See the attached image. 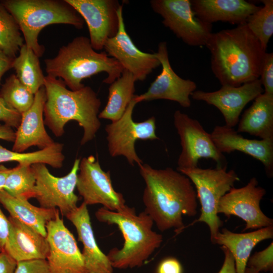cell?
Masks as SVG:
<instances>
[{"mask_svg":"<svg viewBox=\"0 0 273 273\" xmlns=\"http://www.w3.org/2000/svg\"><path fill=\"white\" fill-rule=\"evenodd\" d=\"M259 79L264 88V93L273 96V53L264 54L262 62Z\"/></svg>","mask_w":273,"mask_h":273,"instance_id":"e575fe53","label":"cell"},{"mask_svg":"<svg viewBox=\"0 0 273 273\" xmlns=\"http://www.w3.org/2000/svg\"><path fill=\"white\" fill-rule=\"evenodd\" d=\"M0 203L10 216L33 229L46 237V225L55 218L59 210L33 205L27 200L15 198L4 190L0 191Z\"/></svg>","mask_w":273,"mask_h":273,"instance_id":"484cf974","label":"cell"},{"mask_svg":"<svg viewBox=\"0 0 273 273\" xmlns=\"http://www.w3.org/2000/svg\"><path fill=\"white\" fill-rule=\"evenodd\" d=\"M237 131L273 140V96L262 93L244 112L238 122Z\"/></svg>","mask_w":273,"mask_h":273,"instance_id":"d4e9b609","label":"cell"},{"mask_svg":"<svg viewBox=\"0 0 273 273\" xmlns=\"http://www.w3.org/2000/svg\"><path fill=\"white\" fill-rule=\"evenodd\" d=\"M49 246L47 257L51 273H89L73 234L60 217L59 211L46 225Z\"/></svg>","mask_w":273,"mask_h":273,"instance_id":"5bb4252c","label":"cell"},{"mask_svg":"<svg viewBox=\"0 0 273 273\" xmlns=\"http://www.w3.org/2000/svg\"><path fill=\"white\" fill-rule=\"evenodd\" d=\"M95 216L100 222L116 225L123 237L122 247L113 248L107 254L113 268L142 266L163 242L162 236L152 230L154 223L144 211L136 214L134 208L126 205L117 211L102 207Z\"/></svg>","mask_w":273,"mask_h":273,"instance_id":"277c9868","label":"cell"},{"mask_svg":"<svg viewBox=\"0 0 273 273\" xmlns=\"http://www.w3.org/2000/svg\"><path fill=\"white\" fill-rule=\"evenodd\" d=\"M9 232V221L0 208V252L4 250Z\"/></svg>","mask_w":273,"mask_h":273,"instance_id":"60d3db41","label":"cell"},{"mask_svg":"<svg viewBox=\"0 0 273 273\" xmlns=\"http://www.w3.org/2000/svg\"><path fill=\"white\" fill-rule=\"evenodd\" d=\"M1 3L12 15L22 32L25 44L39 57L44 48L38 37L45 27L54 24L71 25L81 29L84 21L65 0H4Z\"/></svg>","mask_w":273,"mask_h":273,"instance_id":"8992f818","label":"cell"},{"mask_svg":"<svg viewBox=\"0 0 273 273\" xmlns=\"http://www.w3.org/2000/svg\"><path fill=\"white\" fill-rule=\"evenodd\" d=\"M80 161L76 159L70 172L62 177L52 174L45 164L31 165L36 180L34 198L40 207L57 209L65 216L77 207L79 198L74 190Z\"/></svg>","mask_w":273,"mask_h":273,"instance_id":"30bf717a","label":"cell"},{"mask_svg":"<svg viewBox=\"0 0 273 273\" xmlns=\"http://www.w3.org/2000/svg\"><path fill=\"white\" fill-rule=\"evenodd\" d=\"M210 134L221 153L238 151L250 155L263 164L268 177H272L273 140L246 139L226 125L216 126Z\"/></svg>","mask_w":273,"mask_h":273,"instance_id":"ffe728a7","label":"cell"},{"mask_svg":"<svg viewBox=\"0 0 273 273\" xmlns=\"http://www.w3.org/2000/svg\"><path fill=\"white\" fill-rule=\"evenodd\" d=\"M187 176L196 189L197 198L201 204V214L194 221L206 223L210 231V240L214 244L222 222L217 213L221 198L234 187L240 178L234 170L227 171V166L216 168L198 167L177 170Z\"/></svg>","mask_w":273,"mask_h":273,"instance_id":"52a82bcc","label":"cell"},{"mask_svg":"<svg viewBox=\"0 0 273 273\" xmlns=\"http://www.w3.org/2000/svg\"><path fill=\"white\" fill-rule=\"evenodd\" d=\"M46 101V94L43 86L34 94L32 106L21 114L20 123L15 131L13 151L24 153L32 146L43 149L55 142L44 127L43 116Z\"/></svg>","mask_w":273,"mask_h":273,"instance_id":"d6986e66","label":"cell"},{"mask_svg":"<svg viewBox=\"0 0 273 273\" xmlns=\"http://www.w3.org/2000/svg\"><path fill=\"white\" fill-rule=\"evenodd\" d=\"M87 206L82 202L66 217L75 228L78 239L82 244L81 253L89 273H113L107 255L97 244Z\"/></svg>","mask_w":273,"mask_h":273,"instance_id":"44dd1931","label":"cell"},{"mask_svg":"<svg viewBox=\"0 0 273 273\" xmlns=\"http://www.w3.org/2000/svg\"><path fill=\"white\" fill-rule=\"evenodd\" d=\"M136 104L138 102L133 96L122 117L107 124L105 127L108 149L110 156L112 157L123 156L132 166L135 163L139 166L143 163L135 150L134 144L137 140L159 139L155 133L156 119L154 116L142 122L133 120V110Z\"/></svg>","mask_w":273,"mask_h":273,"instance_id":"ba28073f","label":"cell"},{"mask_svg":"<svg viewBox=\"0 0 273 273\" xmlns=\"http://www.w3.org/2000/svg\"><path fill=\"white\" fill-rule=\"evenodd\" d=\"M15 138V131L13 128L5 124L0 125V140L14 142Z\"/></svg>","mask_w":273,"mask_h":273,"instance_id":"7bdbcfd3","label":"cell"},{"mask_svg":"<svg viewBox=\"0 0 273 273\" xmlns=\"http://www.w3.org/2000/svg\"><path fill=\"white\" fill-rule=\"evenodd\" d=\"M272 238L273 225L245 233L223 228L217 233L214 244L226 247L234 258L237 273H245L253 249L260 242Z\"/></svg>","mask_w":273,"mask_h":273,"instance_id":"cb8c5ba5","label":"cell"},{"mask_svg":"<svg viewBox=\"0 0 273 273\" xmlns=\"http://www.w3.org/2000/svg\"><path fill=\"white\" fill-rule=\"evenodd\" d=\"M78 171L76 188L87 206L99 204L117 211L126 205L123 195L113 187L110 171H104L94 156L80 160Z\"/></svg>","mask_w":273,"mask_h":273,"instance_id":"7c38bea8","label":"cell"},{"mask_svg":"<svg viewBox=\"0 0 273 273\" xmlns=\"http://www.w3.org/2000/svg\"><path fill=\"white\" fill-rule=\"evenodd\" d=\"M221 249L224 255V259L223 264L218 273H237L234 258L225 247L221 246Z\"/></svg>","mask_w":273,"mask_h":273,"instance_id":"ab89813d","label":"cell"},{"mask_svg":"<svg viewBox=\"0 0 273 273\" xmlns=\"http://www.w3.org/2000/svg\"><path fill=\"white\" fill-rule=\"evenodd\" d=\"M15 273H51L46 259H34L17 262Z\"/></svg>","mask_w":273,"mask_h":273,"instance_id":"d590c367","label":"cell"},{"mask_svg":"<svg viewBox=\"0 0 273 273\" xmlns=\"http://www.w3.org/2000/svg\"><path fill=\"white\" fill-rule=\"evenodd\" d=\"M44 63L47 76L61 79L72 90L84 87L82 83L84 79L102 72L107 74L103 82L111 84L123 70L116 59L105 52H97L89 39L82 36L63 46L55 57L45 59Z\"/></svg>","mask_w":273,"mask_h":273,"instance_id":"5b68a950","label":"cell"},{"mask_svg":"<svg viewBox=\"0 0 273 273\" xmlns=\"http://www.w3.org/2000/svg\"><path fill=\"white\" fill-rule=\"evenodd\" d=\"M183 267L174 257L165 258L158 264L156 273H183Z\"/></svg>","mask_w":273,"mask_h":273,"instance_id":"74e56055","label":"cell"},{"mask_svg":"<svg viewBox=\"0 0 273 273\" xmlns=\"http://www.w3.org/2000/svg\"><path fill=\"white\" fill-rule=\"evenodd\" d=\"M4 250L17 262L47 259L49 246L46 237L11 216Z\"/></svg>","mask_w":273,"mask_h":273,"instance_id":"7402d4cb","label":"cell"},{"mask_svg":"<svg viewBox=\"0 0 273 273\" xmlns=\"http://www.w3.org/2000/svg\"><path fill=\"white\" fill-rule=\"evenodd\" d=\"M246 267L256 272H272L273 243L271 242L264 249L255 252L248 260Z\"/></svg>","mask_w":273,"mask_h":273,"instance_id":"836d02e7","label":"cell"},{"mask_svg":"<svg viewBox=\"0 0 273 273\" xmlns=\"http://www.w3.org/2000/svg\"><path fill=\"white\" fill-rule=\"evenodd\" d=\"M136 81L131 73L123 70L121 75L110 84L108 102L104 109L99 113V119H109L113 122L122 117L134 95Z\"/></svg>","mask_w":273,"mask_h":273,"instance_id":"4316f807","label":"cell"},{"mask_svg":"<svg viewBox=\"0 0 273 273\" xmlns=\"http://www.w3.org/2000/svg\"><path fill=\"white\" fill-rule=\"evenodd\" d=\"M173 123L181 146L177 170L197 167L202 158L212 159L216 162L217 167L227 166L226 160L215 146L211 134L198 120L176 110L173 115Z\"/></svg>","mask_w":273,"mask_h":273,"instance_id":"9c48e42d","label":"cell"},{"mask_svg":"<svg viewBox=\"0 0 273 273\" xmlns=\"http://www.w3.org/2000/svg\"><path fill=\"white\" fill-rule=\"evenodd\" d=\"M19 54L13 61V68L19 81L35 94L44 86L45 77L40 65L39 57L24 43Z\"/></svg>","mask_w":273,"mask_h":273,"instance_id":"f1b7e54d","label":"cell"},{"mask_svg":"<svg viewBox=\"0 0 273 273\" xmlns=\"http://www.w3.org/2000/svg\"><path fill=\"white\" fill-rule=\"evenodd\" d=\"M265 194V190L259 186L257 179L253 177L245 186L233 187L221 198L217 213H222L228 218L235 215L241 218L246 223L244 231L273 225V219L267 216L260 207Z\"/></svg>","mask_w":273,"mask_h":273,"instance_id":"4fadbf2b","label":"cell"},{"mask_svg":"<svg viewBox=\"0 0 273 273\" xmlns=\"http://www.w3.org/2000/svg\"><path fill=\"white\" fill-rule=\"evenodd\" d=\"M259 78L239 86H222L216 91H194L192 99L202 101L216 107L223 115L226 126L233 128L239 122L240 115L246 105L263 93Z\"/></svg>","mask_w":273,"mask_h":273,"instance_id":"ac0fdd59","label":"cell"},{"mask_svg":"<svg viewBox=\"0 0 273 273\" xmlns=\"http://www.w3.org/2000/svg\"><path fill=\"white\" fill-rule=\"evenodd\" d=\"M35 182L31 165L18 164L11 168L4 190L15 198L28 200L35 198Z\"/></svg>","mask_w":273,"mask_h":273,"instance_id":"f546056e","label":"cell"},{"mask_svg":"<svg viewBox=\"0 0 273 273\" xmlns=\"http://www.w3.org/2000/svg\"><path fill=\"white\" fill-rule=\"evenodd\" d=\"M24 41L15 19L0 2V51L14 59Z\"/></svg>","mask_w":273,"mask_h":273,"instance_id":"4dcf8cb0","label":"cell"},{"mask_svg":"<svg viewBox=\"0 0 273 273\" xmlns=\"http://www.w3.org/2000/svg\"><path fill=\"white\" fill-rule=\"evenodd\" d=\"M192 9L201 20L212 24L217 21L240 25L261 7L244 0H191Z\"/></svg>","mask_w":273,"mask_h":273,"instance_id":"603a6c76","label":"cell"},{"mask_svg":"<svg viewBox=\"0 0 273 273\" xmlns=\"http://www.w3.org/2000/svg\"><path fill=\"white\" fill-rule=\"evenodd\" d=\"M155 55L162 65V71L151 84L146 92L140 95H134L138 103L163 99L178 103L184 108L191 105L190 96L196 90V83L190 79L180 77L170 65L165 41L158 44Z\"/></svg>","mask_w":273,"mask_h":273,"instance_id":"2e32d148","label":"cell"},{"mask_svg":"<svg viewBox=\"0 0 273 273\" xmlns=\"http://www.w3.org/2000/svg\"><path fill=\"white\" fill-rule=\"evenodd\" d=\"M87 24L89 40L95 51L104 49L106 41L117 34L119 28L116 0H65Z\"/></svg>","mask_w":273,"mask_h":273,"instance_id":"9a60e30c","label":"cell"},{"mask_svg":"<svg viewBox=\"0 0 273 273\" xmlns=\"http://www.w3.org/2000/svg\"><path fill=\"white\" fill-rule=\"evenodd\" d=\"M205 46L212 71L222 86H239L259 78L266 51L246 23L212 33Z\"/></svg>","mask_w":273,"mask_h":273,"instance_id":"7a4b0ae2","label":"cell"},{"mask_svg":"<svg viewBox=\"0 0 273 273\" xmlns=\"http://www.w3.org/2000/svg\"><path fill=\"white\" fill-rule=\"evenodd\" d=\"M0 97L12 108L22 114L33 104L34 94L12 74L7 77L0 89Z\"/></svg>","mask_w":273,"mask_h":273,"instance_id":"1f68e13d","label":"cell"},{"mask_svg":"<svg viewBox=\"0 0 273 273\" xmlns=\"http://www.w3.org/2000/svg\"><path fill=\"white\" fill-rule=\"evenodd\" d=\"M63 146L62 143L55 142L43 149L32 152L18 153L9 150L0 144V163L11 161L29 165L43 163L59 169L63 166L65 160Z\"/></svg>","mask_w":273,"mask_h":273,"instance_id":"83f0119b","label":"cell"},{"mask_svg":"<svg viewBox=\"0 0 273 273\" xmlns=\"http://www.w3.org/2000/svg\"><path fill=\"white\" fill-rule=\"evenodd\" d=\"M17 264L5 250L0 252V273H15Z\"/></svg>","mask_w":273,"mask_h":273,"instance_id":"f35d334b","label":"cell"},{"mask_svg":"<svg viewBox=\"0 0 273 273\" xmlns=\"http://www.w3.org/2000/svg\"><path fill=\"white\" fill-rule=\"evenodd\" d=\"M14 59L10 58L0 51V85L4 74L13 68Z\"/></svg>","mask_w":273,"mask_h":273,"instance_id":"b9f144b4","label":"cell"},{"mask_svg":"<svg viewBox=\"0 0 273 273\" xmlns=\"http://www.w3.org/2000/svg\"><path fill=\"white\" fill-rule=\"evenodd\" d=\"M21 120V114L10 107L0 97V121L4 124L17 128Z\"/></svg>","mask_w":273,"mask_h":273,"instance_id":"8d00e7d4","label":"cell"},{"mask_svg":"<svg viewBox=\"0 0 273 273\" xmlns=\"http://www.w3.org/2000/svg\"><path fill=\"white\" fill-rule=\"evenodd\" d=\"M245 273H261V272H256L248 267H246Z\"/></svg>","mask_w":273,"mask_h":273,"instance_id":"f6af8a7d","label":"cell"},{"mask_svg":"<svg viewBox=\"0 0 273 273\" xmlns=\"http://www.w3.org/2000/svg\"><path fill=\"white\" fill-rule=\"evenodd\" d=\"M153 10L163 18L162 23L185 43L192 47L205 46L212 24L197 18L189 0H152Z\"/></svg>","mask_w":273,"mask_h":273,"instance_id":"8fae6325","label":"cell"},{"mask_svg":"<svg viewBox=\"0 0 273 273\" xmlns=\"http://www.w3.org/2000/svg\"><path fill=\"white\" fill-rule=\"evenodd\" d=\"M139 166L145 183L144 211L161 232L172 228L177 232L182 230L183 216L197 213L196 192L190 179L170 167L155 169L144 163Z\"/></svg>","mask_w":273,"mask_h":273,"instance_id":"6da1fadb","label":"cell"},{"mask_svg":"<svg viewBox=\"0 0 273 273\" xmlns=\"http://www.w3.org/2000/svg\"><path fill=\"white\" fill-rule=\"evenodd\" d=\"M44 86V122L52 133L56 137L62 136L66 124L73 120L83 129L80 144L93 140L101 124L98 117L101 102L96 92L88 86L68 89L61 79L49 76L45 77Z\"/></svg>","mask_w":273,"mask_h":273,"instance_id":"3957f363","label":"cell"},{"mask_svg":"<svg viewBox=\"0 0 273 273\" xmlns=\"http://www.w3.org/2000/svg\"><path fill=\"white\" fill-rule=\"evenodd\" d=\"M263 7L251 14L246 24L258 39L262 48L266 51L268 43L273 34V1H261Z\"/></svg>","mask_w":273,"mask_h":273,"instance_id":"d6a6232c","label":"cell"},{"mask_svg":"<svg viewBox=\"0 0 273 273\" xmlns=\"http://www.w3.org/2000/svg\"><path fill=\"white\" fill-rule=\"evenodd\" d=\"M10 170L11 168L0 164V191L4 189L6 180Z\"/></svg>","mask_w":273,"mask_h":273,"instance_id":"ee69618b","label":"cell"},{"mask_svg":"<svg viewBox=\"0 0 273 273\" xmlns=\"http://www.w3.org/2000/svg\"><path fill=\"white\" fill-rule=\"evenodd\" d=\"M122 8L121 5L118 10V32L106 41L104 49L108 56L116 59L123 70L131 73L136 80L143 81L161 64L155 53H144L135 46L126 31Z\"/></svg>","mask_w":273,"mask_h":273,"instance_id":"e0dca14e","label":"cell"}]
</instances>
